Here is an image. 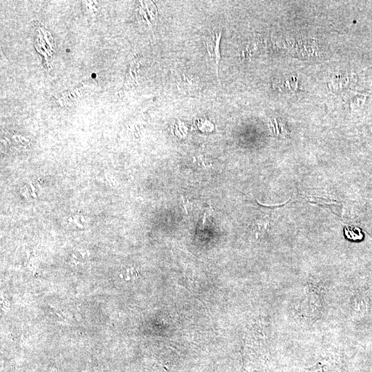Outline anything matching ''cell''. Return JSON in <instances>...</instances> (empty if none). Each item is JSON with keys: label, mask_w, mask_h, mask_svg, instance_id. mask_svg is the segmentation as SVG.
I'll list each match as a JSON object with an SVG mask.
<instances>
[{"label": "cell", "mask_w": 372, "mask_h": 372, "mask_svg": "<svg viewBox=\"0 0 372 372\" xmlns=\"http://www.w3.org/2000/svg\"><path fill=\"white\" fill-rule=\"evenodd\" d=\"M222 35L221 30H214L206 37L205 43L208 56L216 71L218 79V67L220 61V43Z\"/></svg>", "instance_id": "obj_1"}, {"label": "cell", "mask_w": 372, "mask_h": 372, "mask_svg": "<svg viewBox=\"0 0 372 372\" xmlns=\"http://www.w3.org/2000/svg\"><path fill=\"white\" fill-rule=\"evenodd\" d=\"M176 74L178 86L183 92L192 94L199 89L200 82L196 76L179 69L176 71Z\"/></svg>", "instance_id": "obj_2"}, {"label": "cell", "mask_w": 372, "mask_h": 372, "mask_svg": "<svg viewBox=\"0 0 372 372\" xmlns=\"http://www.w3.org/2000/svg\"><path fill=\"white\" fill-rule=\"evenodd\" d=\"M138 15L139 19L143 22L145 23L149 28H152L158 17V12L154 2L150 1H141Z\"/></svg>", "instance_id": "obj_3"}, {"label": "cell", "mask_w": 372, "mask_h": 372, "mask_svg": "<svg viewBox=\"0 0 372 372\" xmlns=\"http://www.w3.org/2000/svg\"><path fill=\"white\" fill-rule=\"evenodd\" d=\"M196 159H197L198 165L200 167H207L211 165L208 162L207 158L204 157L203 155H200L197 156Z\"/></svg>", "instance_id": "obj_4"}, {"label": "cell", "mask_w": 372, "mask_h": 372, "mask_svg": "<svg viewBox=\"0 0 372 372\" xmlns=\"http://www.w3.org/2000/svg\"><path fill=\"white\" fill-rule=\"evenodd\" d=\"M212 212V209L210 207H209L208 209H207V210L205 211L204 213V215H203V225L204 226L205 224V221L207 220V218H208V216L210 215V214Z\"/></svg>", "instance_id": "obj_5"}, {"label": "cell", "mask_w": 372, "mask_h": 372, "mask_svg": "<svg viewBox=\"0 0 372 372\" xmlns=\"http://www.w3.org/2000/svg\"><path fill=\"white\" fill-rule=\"evenodd\" d=\"M182 203H183V207L185 209V212L186 214H187V205H190L191 206V203H188V201L186 200L185 198H182Z\"/></svg>", "instance_id": "obj_6"}]
</instances>
